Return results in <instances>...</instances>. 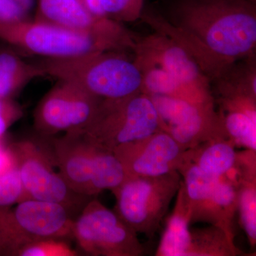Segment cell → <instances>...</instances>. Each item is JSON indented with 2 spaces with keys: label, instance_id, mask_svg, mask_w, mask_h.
<instances>
[{
  "label": "cell",
  "instance_id": "1",
  "mask_svg": "<svg viewBox=\"0 0 256 256\" xmlns=\"http://www.w3.org/2000/svg\"><path fill=\"white\" fill-rule=\"evenodd\" d=\"M168 12L144 8L140 18L182 45L210 82L234 62L255 54V1L174 0Z\"/></svg>",
  "mask_w": 256,
  "mask_h": 256
},
{
  "label": "cell",
  "instance_id": "2",
  "mask_svg": "<svg viewBox=\"0 0 256 256\" xmlns=\"http://www.w3.org/2000/svg\"><path fill=\"white\" fill-rule=\"evenodd\" d=\"M124 50H102L66 58H44L45 76L74 82L101 100L142 92L140 69Z\"/></svg>",
  "mask_w": 256,
  "mask_h": 256
},
{
  "label": "cell",
  "instance_id": "3",
  "mask_svg": "<svg viewBox=\"0 0 256 256\" xmlns=\"http://www.w3.org/2000/svg\"><path fill=\"white\" fill-rule=\"evenodd\" d=\"M76 217L64 205L33 198L0 210V256H18L25 246L42 239L73 240Z\"/></svg>",
  "mask_w": 256,
  "mask_h": 256
},
{
  "label": "cell",
  "instance_id": "4",
  "mask_svg": "<svg viewBox=\"0 0 256 256\" xmlns=\"http://www.w3.org/2000/svg\"><path fill=\"white\" fill-rule=\"evenodd\" d=\"M160 130L159 117L150 98L140 92L124 98L102 100L94 118L82 131L101 148L139 140Z\"/></svg>",
  "mask_w": 256,
  "mask_h": 256
},
{
  "label": "cell",
  "instance_id": "5",
  "mask_svg": "<svg viewBox=\"0 0 256 256\" xmlns=\"http://www.w3.org/2000/svg\"><path fill=\"white\" fill-rule=\"evenodd\" d=\"M182 182L178 171L158 176H131L112 191L114 212L136 234L152 238Z\"/></svg>",
  "mask_w": 256,
  "mask_h": 256
},
{
  "label": "cell",
  "instance_id": "6",
  "mask_svg": "<svg viewBox=\"0 0 256 256\" xmlns=\"http://www.w3.org/2000/svg\"><path fill=\"white\" fill-rule=\"evenodd\" d=\"M0 40L44 58H66L102 50H119L87 34L35 20L0 24Z\"/></svg>",
  "mask_w": 256,
  "mask_h": 256
},
{
  "label": "cell",
  "instance_id": "7",
  "mask_svg": "<svg viewBox=\"0 0 256 256\" xmlns=\"http://www.w3.org/2000/svg\"><path fill=\"white\" fill-rule=\"evenodd\" d=\"M28 198L60 204L78 216L92 198L74 192L55 171L48 144L24 140L9 144Z\"/></svg>",
  "mask_w": 256,
  "mask_h": 256
},
{
  "label": "cell",
  "instance_id": "8",
  "mask_svg": "<svg viewBox=\"0 0 256 256\" xmlns=\"http://www.w3.org/2000/svg\"><path fill=\"white\" fill-rule=\"evenodd\" d=\"M73 240L88 256H140L144 252L138 234L96 197L74 220Z\"/></svg>",
  "mask_w": 256,
  "mask_h": 256
},
{
  "label": "cell",
  "instance_id": "9",
  "mask_svg": "<svg viewBox=\"0 0 256 256\" xmlns=\"http://www.w3.org/2000/svg\"><path fill=\"white\" fill-rule=\"evenodd\" d=\"M149 96L159 117L160 130L174 138L185 150L207 141L228 138L214 104L191 102L172 96Z\"/></svg>",
  "mask_w": 256,
  "mask_h": 256
},
{
  "label": "cell",
  "instance_id": "10",
  "mask_svg": "<svg viewBox=\"0 0 256 256\" xmlns=\"http://www.w3.org/2000/svg\"><path fill=\"white\" fill-rule=\"evenodd\" d=\"M132 52L136 63L158 66L172 76L194 102L214 104L210 79L188 50L171 37L158 32L136 36Z\"/></svg>",
  "mask_w": 256,
  "mask_h": 256
},
{
  "label": "cell",
  "instance_id": "11",
  "mask_svg": "<svg viewBox=\"0 0 256 256\" xmlns=\"http://www.w3.org/2000/svg\"><path fill=\"white\" fill-rule=\"evenodd\" d=\"M101 100L74 82L58 80L35 108V129L44 138L82 130L94 118Z\"/></svg>",
  "mask_w": 256,
  "mask_h": 256
},
{
  "label": "cell",
  "instance_id": "12",
  "mask_svg": "<svg viewBox=\"0 0 256 256\" xmlns=\"http://www.w3.org/2000/svg\"><path fill=\"white\" fill-rule=\"evenodd\" d=\"M56 168L70 188L82 196L94 198L110 162V154L96 146L82 131L66 132L60 138H45Z\"/></svg>",
  "mask_w": 256,
  "mask_h": 256
},
{
  "label": "cell",
  "instance_id": "13",
  "mask_svg": "<svg viewBox=\"0 0 256 256\" xmlns=\"http://www.w3.org/2000/svg\"><path fill=\"white\" fill-rule=\"evenodd\" d=\"M35 20L97 37L119 50L132 52L136 44V36L122 24L96 16L79 0H38Z\"/></svg>",
  "mask_w": 256,
  "mask_h": 256
},
{
  "label": "cell",
  "instance_id": "14",
  "mask_svg": "<svg viewBox=\"0 0 256 256\" xmlns=\"http://www.w3.org/2000/svg\"><path fill=\"white\" fill-rule=\"evenodd\" d=\"M128 178L158 176L178 171L186 161V150L164 131L158 130L114 150Z\"/></svg>",
  "mask_w": 256,
  "mask_h": 256
},
{
  "label": "cell",
  "instance_id": "15",
  "mask_svg": "<svg viewBox=\"0 0 256 256\" xmlns=\"http://www.w3.org/2000/svg\"><path fill=\"white\" fill-rule=\"evenodd\" d=\"M238 210V188L220 178L212 193L194 212H192L191 224L206 222L218 227L234 242L233 220Z\"/></svg>",
  "mask_w": 256,
  "mask_h": 256
},
{
  "label": "cell",
  "instance_id": "16",
  "mask_svg": "<svg viewBox=\"0 0 256 256\" xmlns=\"http://www.w3.org/2000/svg\"><path fill=\"white\" fill-rule=\"evenodd\" d=\"M174 210L166 220L156 256H184L188 246L192 210L181 182L176 195Z\"/></svg>",
  "mask_w": 256,
  "mask_h": 256
},
{
  "label": "cell",
  "instance_id": "17",
  "mask_svg": "<svg viewBox=\"0 0 256 256\" xmlns=\"http://www.w3.org/2000/svg\"><path fill=\"white\" fill-rule=\"evenodd\" d=\"M235 146L228 138L213 140L188 150L186 156L204 172L220 178L235 164Z\"/></svg>",
  "mask_w": 256,
  "mask_h": 256
},
{
  "label": "cell",
  "instance_id": "18",
  "mask_svg": "<svg viewBox=\"0 0 256 256\" xmlns=\"http://www.w3.org/2000/svg\"><path fill=\"white\" fill-rule=\"evenodd\" d=\"M44 76L38 64L25 62L13 50H0V98L14 99L28 82Z\"/></svg>",
  "mask_w": 256,
  "mask_h": 256
},
{
  "label": "cell",
  "instance_id": "19",
  "mask_svg": "<svg viewBox=\"0 0 256 256\" xmlns=\"http://www.w3.org/2000/svg\"><path fill=\"white\" fill-rule=\"evenodd\" d=\"M242 252L218 227L190 228L188 246L184 256H236Z\"/></svg>",
  "mask_w": 256,
  "mask_h": 256
},
{
  "label": "cell",
  "instance_id": "20",
  "mask_svg": "<svg viewBox=\"0 0 256 256\" xmlns=\"http://www.w3.org/2000/svg\"><path fill=\"white\" fill-rule=\"evenodd\" d=\"M137 65L142 72V92L144 94L172 96L194 102L180 82L164 69L152 64Z\"/></svg>",
  "mask_w": 256,
  "mask_h": 256
},
{
  "label": "cell",
  "instance_id": "21",
  "mask_svg": "<svg viewBox=\"0 0 256 256\" xmlns=\"http://www.w3.org/2000/svg\"><path fill=\"white\" fill-rule=\"evenodd\" d=\"M228 137L235 144L256 151V119L237 110L220 112Z\"/></svg>",
  "mask_w": 256,
  "mask_h": 256
},
{
  "label": "cell",
  "instance_id": "22",
  "mask_svg": "<svg viewBox=\"0 0 256 256\" xmlns=\"http://www.w3.org/2000/svg\"><path fill=\"white\" fill-rule=\"evenodd\" d=\"M240 224L252 248L256 245V178L242 180L238 188Z\"/></svg>",
  "mask_w": 256,
  "mask_h": 256
},
{
  "label": "cell",
  "instance_id": "23",
  "mask_svg": "<svg viewBox=\"0 0 256 256\" xmlns=\"http://www.w3.org/2000/svg\"><path fill=\"white\" fill-rule=\"evenodd\" d=\"M144 0H102L108 18L119 23L134 22L142 16Z\"/></svg>",
  "mask_w": 256,
  "mask_h": 256
},
{
  "label": "cell",
  "instance_id": "24",
  "mask_svg": "<svg viewBox=\"0 0 256 256\" xmlns=\"http://www.w3.org/2000/svg\"><path fill=\"white\" fill-rule=\"evenodd\" d=\"M28 198L16 166L0 174V210L14 206Z\"/></svg>",
  "mask_w": 256,
  "mask_h": 256
},
{
  "label": "cell",
  "instance_id": "25",
  "mask_svg": "<svg viewBox=\"0 0 256 256\" xmlns=\"http://www.w3.org/2000/svg\"><path fill=\"white\" fill-rule=\"evenodd\" d=\"M78 254L70 246L68 240L46 238L25 246L18 256H76Z\"/></svg>",
  "mask_w": 256,
  "mask_h": 256
},
{
  "label": "cell",
  "instance_id": "26",
  "mask_svg": "<svg viewBox=\"0 0 256 256\" xmlns=\"http://www.w3.org/2000/svg\"><path fill=\"white\" fill-rule=\"evenodd\" d=\"M22 116V108L14 99L0 98V140Z\"/></svg>",
  "mask_w": 256,
  "mask_h": 256
},
{
  "label": "cell",
  "instance_id": "27",
  "mask_svg": "<svg viewBox=\"0 0 256 256\" xmlns=\"http://www.w3.org/2000/svg\"><path fill=\"white\" fill-rule=\"evenodd\" d=\"M28 13L14 0H0V24L28 20Z\"/></svg>",
  "mask_w": 256,
  "mask_h": 256
},
{
  "label": "cell",
  "instance_id": "28",
  "mask_svg": "<svg viewBox=\"0 0 256 256\" xmlns=\"http://www.w3.org/2000/svg\"><path fill=\"white\" fill-rule=\"evenodd\" d=\"M16 166L15 160L9 146H6L0 140V174Z\"/></svg>",
  "mask_w": 256,
  "mask_h": 256
},
{
  "label": "cell",
  "instance_id": "29",
  "mask_svg": "<svg viewBox=\"0 0 256 256\" xmlns=\"http://www.w3.org/2000/svg\"><path fill=\"white\" fill-rule=\"evenodd\" d=\"M92 14L98 18H108L102 8V0H79Z\"/></svg>",
  "mask_w": 256,
  "mask_h": 256
},
{
  "label": "cell",
  "instance_id": "30",
  "mask_svg": "<svg viewBox=\"0 0 256 256\" xmlns=\"http://www.w3.org/2000/svg\"><path fill=\"white\" fill-rule=\"evenodd\" d=\"M252 1H255L256 2V0H252Z\"/></svg>",
  "mask_w": 256,
  "mask_h": 256
}]
</instances>
